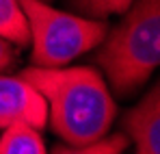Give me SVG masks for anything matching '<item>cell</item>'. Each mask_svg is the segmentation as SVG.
<instances>
[{
    "mask_svg": "<svg viewBox=\"0 0 160 154\" xmlns=\"http://www.w3.org/2000/svg\"><path fill=\"white\" fill-rule=\"evenodd\" d=\"M95 54L112 98L134 96L160 63V0H134Z\"/></svg>",
    "mask_w": 160,
    "mask_h": 154,
    "instance_id": "2",
    "label": "cell"
},
{
    "mask_svg": "<svg viewBox=\"0 0 160 154\" xmlns=\"http://www.w3.org/2000/svg\"><path fill=\"white\" fill-rule=\"evenodd\" d=\"M43 2H52V0H43Z\"/></svg>",
    "mask_w": 160,
    "mask_h": 154,
    "instance_id": "11",
    "label": "cell"
},
{
    "mask_svg": "<svg viewBox=\"0 0 160 154\" xmlns=\"http://www.w3.org/2000/svg\"><path fill=\"white\" fill-rule=\"evenodd\" d=\"M134 0H67L69 9L91 20H106L110 15H121Z\"/></svg>",
    "mask_w": 160,
    "mask_h": 154,
    "instance_id": "9",
    "label": "cell"
},
{
    "mask_svg": "<svg viewBox=\"0 0 160 154\" xmlns=\"http://www.w3.org/2000/svg\"><path fill=\"white\" fill-rule=\"evenodd\" d=\"M0 37L18 48L30 46V30L20 0H0Z\"/></svg>",
    "mask_w": 160,
    "mask_h": 154,
    "instance_id": "7",
    "label": "cell"
},
{
    "mask_svg": "<svg viewBox=\"0 0 160 154\" xmlns=\"http://www.w3.org/2000/svg\"><path fill=\"white\" fill-rule=\"evenodd\" d=\"M128 141L123 132H112L87 146H56L52 154H121L128 148Z\"/></svg>",
    "mask_w": 160,
    "mask_h": 154,
    "instance_id": "8",
    "label": "cell"
},
{
    "mask_svg": "<svg viewBox=\"0 0 160 154\" xmlns=\"http://www.w3.org/2000/svg\"><path fill=\"white\" fill-rule=\"evenodd\" d=\"M0 154H48L39 130L28 124H13L0 137Z\"/></svg>",
    "mask_w": 160,
    "mask_h": 154,
    "instance_id": "6",
    "label": "cell"
},
{
    "mask_svg": "<svg viewBox=\"0 0 160 154\" xmlns=\"http://www.w3.org/2000/svg\"><path fill=\"white\" fill-rule=\"evenodd\" d=\"M13 124L41 130L48 124V104L26 78L0 74V128Z\"/></svg>",
    "mask_w": 160,
    "mask_h": 154,
    "instance_id": "4",
    "label": "cell"
},
{
    "mask_svg": "<svg viewBox=\"0 0 160 154\" xmlns=\"http://www.w3.org/2000/svg\"><path fill=\"white\" fill-rule=\"evenodd\" d=\"M22 78L43 96L52 130L69 146H87L108 135L117 102L104 76L91 65L26 67Z\"/></svg>",
    "mask_w": 160,
    "mask_h": 154,
    "instance_id": "1",
    "label": "cell"
},
{
    "mask_svg": "<svg viewBox=\"0 0 160 154\" xmlns=\"http://www.w3.org/2000/svg\"><path fill=\"white\" fill-rule=\"evenodd\" d=\"M30 30V63L35 67H63L102 44L106 20L67 13L43 0H20Z\"/></svg>",
    "mask_w": 160,
    "mask_h": 154,
    "instance_id": "3",
    "label": "cell"
},
{
    "mask_svg": "<svg viewBox=\"0 0 160 154\" xmlns=\"http://www.w3.org/2000/svg\"><path fill=\"white\" fill-rule=\"evenodd\" d=\"M15 61H18V54L13 50V44H9L7 39L0 37V74L11 70L15 65Z\"/></svg>",
    "mask_w": 160,
    "mask_h": 154,
    "instance_id": "10",
    "label": "cell"
},
{
    "mask_svg": "<svg viewBox=\"0 0 160 154\" xmlns=\"http://www.w3.org/2000/svg\"><path fill=\"white\" fill-rule=\"evenodd\" d=\"M123 135L132 139L136 154H160V85L154 82L141 102L123 117Z\"/></svg>",
    "mask_w": 160,
    "mask_h": 154,
    "instance_id": "5",
    "label": "cell"
}]
</instances>
